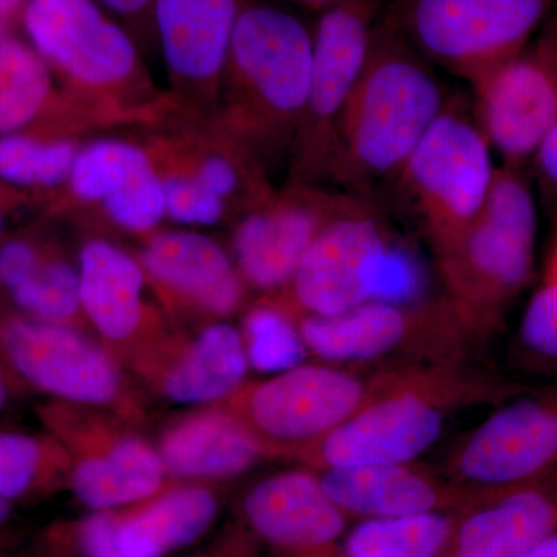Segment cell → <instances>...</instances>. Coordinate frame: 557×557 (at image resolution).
<instances>
[{
	"label": "cell",
	"mask_w": 557,
	"mask_h": 557,
	"mask_svg": "<svg viewBox=\"0 0 557 557\" xmlns=\"http://www.w3.org/2000/svg\"><path fill=\"white\" fill-rule=\"evenodd\" d=\"M555 0H392L384 14L434 67L469 86L525 49Z\"/></svg>",
	"instance_id": "obj_6"
},
{
	"label": "cell",
	"mask_w": 557,
	"mask_h": 557,
	"mask_svg": "<svg viewBox=\"0 0 557 557\" xmlns=\"http://www.w3.org/2000/svg\"><path fill=\"white\" fill-rule=\"evenodd\" d=\"M318 474L341 511L361 520L471 509L498 496L460 485L418 461L327 469Z\"/></svg>",
	"instance_id": "obj_20"
},
{
	"label": "cell",
	"mask_w": 557,
	"mask_h": 557,
	"mask_svg": "<svg viewBox=\"0 0 557 557\" xmlns=\"http://www.w3.org/2000/svg\"><path fill=\"white\" fill-rule=\"evenodd\" d=\"M44 258L27 240H10L0 247V287L13 292L42 265Z\"/></svg>",
	"instance_id": "obj_35"
},
{
	"label": "cell",
	"mask_w": 557,
	"mask_h": 557,
	"mask_svg": "<svg viewBox=\"0 0 557 557\" xmlns=\"http://www.w3.org/2000/svg\"><path fill=\"white\" fill-rule=\"evenodd\" d=\"M10 379L9 372L0 366V410L5 408L10 398Z\"/></svg>",
	"instance_id": "obj_42"
},
{
	"label": "cell",
	"mask_w": 557,
	"mask_h": 557,
	"mask_svg": "<svg viewBox=\"0 0 557 557\" xmlns=\"http://www.w3.org/2000/svg\"><path fill=\"white\" fill-rule=\"evenodd\" d=\"M44 418L67 449L69 483L84 507L113 511L163 490L168 474L159 450L132 424L104 410L62 401L47 408Z\"/></svg>",
	"instance_id": "obj_10"
},
{
	"label": "cell",
	"mask_w": 557,
	"mask_h": 557,
	"mask_svg": "<svg viewBox=\"0 0 557 557\" xmlns=\"http://www.w3.org/2000/svg\"><path fill=\"white\" fill-rule=\"evenodd\" d=\"M531 161L541 189L549 199L557 200V121L537 146Z\"/></svg>",
	"instance_id": "obj_37"
},
{
	"label": "cell",
	"mask_w": 557,
	"mask_h": 557,
	"mask_svg": "<svg viewBox=\"0 0 557 557\" xmlns=\"http://www.w3.org/2000/svg\"><path fill=\"white\" fill-rule=\"evenodd\" d=\"M549 281H557V240L555 248H553L552 256H549L547 270H545V277Z\"/></svg>",
	"instance_id": "obj_43"
},
{
	"label": "cell",
	"mask_w": 557,
	"mask_h": 557,
	"mask_svg": "<svg viewBox=\"0 0 557 557\" xmlns=\"http://www.w3.org/2000/svg\"><path fill=\"white\" fill-rule=\"evenodd\" d=\"M471 98L491 148L504 164L525 168L557 121V17L518 57L474 84Z\"/></svg>",
	"instance_id": "obj_14"
},
{
	"label": "cell",
	"mask_w": 557,
	"mask_h": 557,
	"mask_svg": "<svg viewBox=\"0 0 557 557\" xmlns=\"http://www.w3.org/2000/svg\"><path fill=\"white\" fill-rule=\"evenodd\" d=\"M298 185L282 199L263 200L237 226L234 255L249 287L262 292L287 287L322 230L370 201L343 189Z\"/></svg>",
	"instance_id": "obj_15"
},
{
	"label": "cell",
	"mask_w": 557,
	"mask_h": 557,
	"mask_svg": "<svg viewBox=\"0 0 557 557\" xmlns=\"http://www.w3.org/2000/svg\"><path fill=\"white\" fill-rule=\"evenodd\" d=\"M240 332L249 368L259 372H284L302 364L309 355L295 321L271 300L248 311Z\"/></svg>",
	"instance_id": "obj_32"
},
{
	"label": "cell",
	"mask_w": 557,
	"mask_h": 557,
	"mask_svg": "<svg viewBox=\"0 0 557 557\" xmlns=\"http://www.w3.org/2000/svg\"><path fill=\"white\" fill-rule=\"evenodd\" d=\"M157 450L168 478L186 482L237 478L265 458L247 429L219 405L175 420Z\"/></svg>",
	"instance_id": "obj_23"
},
{
	"label": "cell",
	"mask_w": 557,
	"mask_h": 557,
	"mask_svg": "<svg viewBox=\"0 0 557 557\" xmlns=\"http://www.w3.org/2000/svg\"><path fill=\"white\" fill-rule=\"evenodd\" d=\"M530 388L469 361L376 370L364 405L293 461L317 472L417 461L458 410L496 408Z\"/></svg>",
	"instance_id": "obj_2"
},
{
	"label": "cell",
	"mask_w": 557,
	"mask_h": 557,
	"mask_svg": "<svg viewBox=\"0 0 557 557\" xmlns=\"http://www.w3.org/2000/svg\"><path fill=\"white\" fill-rule=\"evenodd\" d=\"M537 211L525 168L497 166L478 218L446 251L434 256L446 296L467 314L482 343L533 276Z\"/></svg>",
	"instance_id": "obj_3"
},
{
	"label": "cell",
	"mask_w": 557,
	"mask_h": 557,
	"mask_svg": "<svg viewBox=\"0 0 557 557\" xmlns=\"http://www.w3.org/2000/svg\"><path fill=\"white\" fill-rule=\"evenodd\" d=\"M11 515V502L0 496V527L5 525Z\"/></svg>",
	"instance_id": "obj_44"
},
{
	"label": "cell",
	"mask_w": 557,
	"mask_h": 557,
	"mask_svg": "<svg viewBox=\"0 0 557 557\" xmlns=\"http://www.w3.org/2000/svg\"><path fill=\"white\" fill-rule=\"evenodd\" d=\"M102 9L113 11L127 20H143L149 16L152 20L153 0H95Z\"/></svg>",
	"instance_id": "obj_38"
},
{
	"label": "cell",
	"mask_w": 557,
	"mask_h": 557,
	"mask_svg": "<svg viewBox=\"0 0 557 557\" xmlns=\"http://www.w3.org/2000/svg\"><path fill=\"white\" fill-rule=\"evenodd\" d=\"M519 348L531 366L557 369V281L544 278L520 322Z\"/></svg>",
	"instance_id": "obj_33"
},
{
	"label": "cell",
	"mask_w": 557,
	"mask_h": 557,
	"mask_svg": "<svg viewBox=\"0 0 557 557\" xmlns=\"http://www.w3.org/2000/svg\"><path fill=\"white\" fill-rule=\"evenodd\" d=\"M76 153L75 145L65 139L40 141L20 132L2 135L0 180L21 188H54L69 182Z\"/></svg>",
	"instance_id": "obj_30"
},
{
	"label": "cell",
	"mask_w": 557,
	"mask_h": 557,
	"mask_svg": "<svg viewBox=\"0 0 557 557\" xmlns=\"http://www.w3.org/2000/svg\"><path fill=\"white\" fill-rule=\"evenodd\" d=\"M247 0H153L152 21L168 67L177 78L208 83L228 64L231 40Z\"/></svg>",
	"instance_id": "obj_24"
},
{
	"label": "cell",
	"mask_w": 557,
	"mask_h": 557,
	"mask_svg": "<svg viewBox=\"0 0 557 557\" xmlns=\"http://www.w3.org/2000/svg\"><path fill=\"white\" fill-rule=\"evenodd\" d=\"M51 90L49 65L30 44L0 39V137L17 134L46 108Z\"/></svg>",
	"instance_id": "obj_27"
},
{
	"label": "cell",
	"mask_w": 557,
	"mask_h": 557,
	"mask_svg": "<svg viewBox=\"0 0 557 557\" xmlns=\"http://www.w3.org/2000/svg\"><path fill=\"white\" fill-rule=\"evenodd\" d=\"M146 277L188 309L225 321L240 309L245 281L218 242L193 231L150 237L139 256Z\"/></svg>",
	"instance_id": "obj_21"
},
{
	"label": "cell",
	"mask_w": 557,
	"mask_h": 557,
	"mask_svg": "<svg viewBox=\"0 0 557 557\" xmlns=\"http://www.w3.org/2000/svg\"><path fill=\"white\" fill-rule=\"evenodd\" d=\"M242 515L273 548L296 557H341L348 518L317 471L293 469L260 480L244 497Z\"/></svg>",
	"instance_id": "obj_18"
},
{
	"label": "cell",
	"mask_w": 557,
	"mask_h": 557,
	"mask_svg": "<svg viewBox=\"0 0 557 557\" xmlns=\"http://www.w3.org/2000/svg\"><path fill=\"white\" fill-rule=\"evenodd\" d=\"M72 460L60 440L0 431V496L14 502L58 479L70 480Z\"/></svg>",
	"instance_id": "obj_29"
},
{
	"label": "cell",
	"mask_w": 557,
	"mask_h": 557,
	"mask_svg": "<svg viewBox=\"0 0 557 557\" xmlns=\"http://www.w3.org/2000/svg\"><path fill=\"white\" fill-rule=\"evenodd\" d=\"M0 366L62 403L104 410L129 424L145 420L141 398L119 359L81 329L2 314Z\"/></svg>",
	"instance_id": "obj_9"
},
{
	"label": "cell",
	"mask_w": 557,
	"mask_h": 557,
	"mask_svg": "<svg viewBox=\"0 0 557 557\" xmlns=\"http://www.w3.org/2000/svg\"><path fill=\"white\" fill-rule=\"evenodd\" d=\"M313 32L288 11L245 2L226 69L237 83L242 129L259 141L298 135L309 100Z\"/></svg>",
	"instance_id": "obj_7"
},
{
	"label": "cell",
	"mask_w": 557,
	"mask_h": 557,
	"mask_svg": "<svg viewBox=\"0 0 557 557\" xmlns=\"http://www.w3.org/2000/svg\"><path fill=\"white\" fill-rule=\"evenodd\" d=\"M556 531L557 472L467 509L443 557H520Z\"/></svg>",
	"instance_id": "obj_22"
},
{
	"label": "cell",
	"mask_w": 557,
	"mask_h": 557,
	"mask_svg": "<svg viewBox=\"0 0 557 557\" xmlns=\"http://www.w3.org/2000/svg\"><path fill=\"white\" fill-rule=\"evenodd\" d=\"M3 226H5V219H3L2 211H0V233H2Z\"/></svg>",
	"instance_id": "obj_46"
},
{
	"label": "cell",
	"mask_w": 557,
	"mask_h": 557,
	"mask_svg": "<svg viewBox=\"0 0 557 557\" xmlns=\"http://www.w3.org/2000/svg\"><path fill=\"white\" fill-rule=\"evenodd\" d=\"M248 369L240 330L230 322L214 321L190 339L168 336L132 370L168 401L214 406L247 383Z\"/></svg>",
	"instance_id": "obj_19"
},
{
	"label": "cell",
	"mask_w": 557,
	"mask_h": 557,
	"mask_svg": "<svg viewBox=\"0 0 557 557\" xmlns=\"http://www.w3.org/2000/svg\"><path fill=\"white\" fill-rule=\"evenodd\" d=\"M7 35V25L3 24L2 21H0V39L3 38V36Z\"/></svg>",
	"instance_id": "obj_45"
},
{
	"label": "cell",
	"mask_w": 557,
	"mask_h": 557,
	"mask_svg": "<svg viewBox=\"0 0 557 557\" xmlns=\"http://www.w3.org/2000/svg\"><path fill=\"white\" fill-rule=\"evenodd\" d=\"M387 0H344L314 25L309 100L298 132V180L329 175L341 116L357 86Z\"/></svg>",
	"instance_id": "obj_13"
},
{
	"label": "cell",
	"mask_w": 557,
	"mask_h": 557,
	"mask_svg": "<svg viewBox=\"0 0 557 557\" xmlns=\"http://www.w3.org/2000/svg\"><path fill=\"white\" fill-rule=\"evenodd\" d=\"M193 178L212 196L226 201L244 185V170L228 157L211 156L200 164Z\"/></svg>",
	"instance_id": "obj_36"
},
{
	"label": "cell",
	"mask_w": 557,
	"mask_h": 557,
	"mask_svg": "<svg viewBox=\"0 0 557 557\" xmlns=\"http://www.w3.org/2000/svg\"><path fill=\"white\" fill-rule=\"evenodd\" d=\"M164 218L182 225H215L225 212V201L212 196L188 177L163 178Z\"/></svg>",
	"instance_id": "obj_34"
},
{
	"label": "cell",
	"mask_w": 557,
	"mask_h": 557,
	"mask_svg": "<svg viewBox=\"0 0 557 557\" xmlns=\"http://www.w3.org/2000/svg\"><path fill=\"white\" fill-rule=\"evenodd\" d=\"M152 168L138 146L121 139H98L76 153L70 188L78 199L100 201L104 207L123 196Z\"/></svg>",
	"instance_id": "obj_28"
},
{
	"label": "cell",
	"mask_w": 557,
	"mask_h": 557,
	"mask_svg": "<svg viewBox=\"0 0 557 557\" xmlns=\"http://www.w3.org/2000/svg\"><path fill=\"white\" fill-rule=\"evenodd\" d=\"M25 3L27 0H0V21L7 25L11 21L20 20Z\"/></svg>",
	"instance_id": "obj_39"
},
{
	"label": "cell",
	"mask_w": 557,
	"mask_h": 557,
	"mask_svg": "<svg viewBox=\"0 0 557 557\" xmlns=\"http://www.w3.org/2000/svg\"><path fill=\"white\" fill-rule=\"evenodd\" d=\"M450 94L434 65L381 14L339 120L329 177L351 196L380 205Z\"/></svg>",
	"instance_id": "obj_1"
},
{
	"label": "cell",
	"mask_w": 557,
	"mask_h": 557,
	"mask_svg": "<svg viewBox=\"0 0 557 557\" xmlns=\"http://www.w3.org/2000/svg\"><path fill=\"white\" fill-rule=\"evenodd\" d=\"M295 2L307 7V9L317 10L319 13H322V11L332 9V7L338 5V3L344 2V0H295Z\"/></svg>",
	"instance_id": "obj_41"
},
{
	"label": "cell",
	"mask_w": 557,
	"mask_h": 557,
	"mask_svg": "<svg viewBox=\"0 0 557 557\" xmlns=\"http://www.w3.org/2000/svg\"><path fill=\"white\" fill-rule=\"evenodd\" d=\"M375 372L302 362L269 380L245 383L219 406L247 429L265 458L293 460L364 405Z\"/></svg>",
	"instance_id": "obj_8"
},
{
	"label": "cell",
	"mask_w": 557,
	"mask_h": 557,
	"mask_svg": "<svg viewBox=\"0 0 557 557\" xmlns=\"http://www.w3.org/2000/svg\"><path fill=\"white\" fill-rule=\"evenodd\" d=\"M307 354L366 372L468 361L482 339L448 296L373 299L330 317L293 319Z\"/></svg>",
	"instance_id": "obj_4"
},
{
	"label": "cell",
	"mask_w": 557,
	"mask_h": 557,
	"mask_svg": "<svg viewBox=\"0 0 557 557\" xmlns=\"http://www.w3.org/2000/svg\"><path fill=\"white\" fill-rule=\"evenodd\" d=\"M457 522L449 511L364 519L344 536L341 557H443Z\"/></svg>",
	"instance_id": "obj_26"
},
{
	"label": "cell",
	"mask_w": 557,
	"mask_h": 557,
	"mask_svg": "<svg viewBox=\"0 0 557 557\" xmlns=\"http://www.w3.org/2000/svg\"><path fill=\"white\" fill-rule=\"evenodd\" d=\"M84 318L121 366L134 369L168 338L146 310V273L139 260L112 242H87L79 252Z\"/></svg>",
	"instance_id": "obj_17"
},
{
	"label": "cell",
	"mask_w": 557,
	"mask_h": 557,
	"mask_svg": "<svg viewBox=\"0 0 557 557\" xmlns=\"http://www.w3.org/2000/svg\"><path fill=\"white\" fill-rule=\"evenodd\" d=\"M391 242L380 205L368 201L322 230L282 296L271 302L295 319L330 317L379 299Z\"/></svg>",
	"instance_id": "obj_12"
},
{
	"label": "cell",
	"mask_w": 557,
	"mask_h": 557,
	"mask_svg": "<svg viewBox=\"0 0 557 557\" xmlns=\"http://www.w3.org/2000/svg\"><path fill=\"white\" fill-rule=\"evenodd\" d=\"M219 515V498L201 483L164 486L156 496L115 509V557H166L193 544Z\"/></svg>",
	"instance_id": "obj_25"
},
{
	"label": "cell",
	"mask_w": 557,
	"mask_h": 557,
	"mask_svg": "<svg viewBox=\"0 0 557 557\" xmlns=\"http://www.w3.org/2000/svg\"><path fill=\"white\" fill-rule=\"evenodd\" d=\"M520 557H557V531Z\"/></svg>",
	"instance_id": "obj_40"
},
{
	"label": "cell",
	"mask_w": 557,
	"mask_h": 557,
	"mask_svg": "<svg viewBox=\"0 0 557 557\" xmlns=\"http://www.w3.org/2000/svg\"><path fill=\"white\" fill-rule=\"evenodd\" d=\"M496 170L472 98L453 91L388 193L412 215L437 256L478 218Z\"/></svg>",
	"instance_id": "obj_5"
},
{
	"label": "cell",
	"mask_w": 557,
	"mask_h": 557,
	"mask_svg": "<svg viewBox=\"0 0 557 557\" xmlns=\"http://www.w3.org/2000/svg\"><path fill=\"white\" fill-rule=\"evenodd\" d=\"M20 21L36 53L75 83L112 86L138 67L129 33L95 0H27Z\"/></svg>",
	"instance_id": "obj_16"
},
{
	"label": "cell",
	"mask_w": 557,
	"mask_h": 557,
	"mask_svg": "<svg viewBox=\"0 0 557 557\" xmlns=\"http://www.w3.org/2000/svg\"><path fill=\"white\" fill-rule=\"evenodd\" d=\"M14 306L25 317L81 329L79 270L61 259H44L25 284L10 292Z\"/></svg>",
	"instance_id": "obj_31"
},
{
	"label": "cell",
	"mask_w": 557,
	"mask_h": 557,
	"mask_svg": "<svg viewBox=\"0 0 557 557\" xmlns=\"http://www.w3.org/2000/svg\"><path fill=\"white\" fill-rule=\"evenodd\" d=\"M460 485L502 494L557 472V386L496 406L450 449L445 471Z\"/></svg>",
	"instance_id": "obj_11"
}]
</instances>
